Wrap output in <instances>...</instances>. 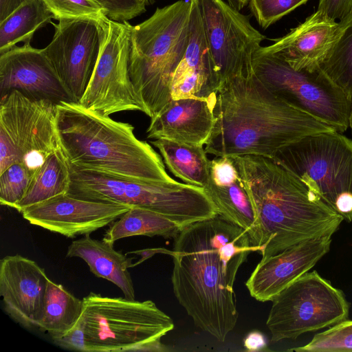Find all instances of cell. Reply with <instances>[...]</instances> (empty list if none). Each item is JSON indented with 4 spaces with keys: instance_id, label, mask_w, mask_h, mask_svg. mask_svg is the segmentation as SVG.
<instances>
[{
    "instance_id": "cell-1",
    "label": "cell",
    "mask_w": 352,
    "mask_h": 352,
    "mask_svg": "<svg viewBox=\"0 0 352 352\" xmlns=\"http://www.w3.org/2000/svg\"><path fill=\"white\" fill-rule=\"evenodd\" d=\"M174 241L168 254L175 296L197 327L224 342L239 318L237 272L259 249L245 230L219 214L183 228Z\"/></svg>"
},
{
    "instance_id": "cell-2",
    "label": "cell",
    "mask_w": 352,
    "mask_h": 352,
    "mask_svg": "<svg viewBox=\"0 0 352 352\" xmlns=\"http://www.w3.org/2000/svg\"><path fill=\"white\" fill-rule=\"evenodd\" d=\"M214 113L215 123L205 150L214 157L273 159L306 135L335 130L271 91L252 67L219 91Z\"/></svg>"
},
{
    "instance_id": "cell-3",
    "label": "cell",
    "mask_w": 352,
    "mask_h": 352,
    "mask_svg": "<svg viewBox=\"0 0 352 352\" xmlns=\"http://www.w3.org/2000/svg\"><path fill=\"white\" fill-rule=\"evenodd\" d=\"M232 158L252 206L254 228L249 237L261 258L338 230L343 217L275 160L252 155Z\"/></svg>"
},
{
    "instance_id": "cell-4",
    "label": "cell",
    "mask_w": 352,
    "mask_h": 352,
    "mask_svg": "<svg viewBox=\"0 0 352 352\" xmlns=\"http://www.w3.org/2000/svg\"><path fill=\"white\" fill-rule=\"evenodd\" d=\"M56 130L69 165L142 182H177L167 173L161 155L136 138L129 123L62 101L56 104Z\"/></svg>"
},
{
    "instance_id": "cell-5",
    "label": "cell",
    "mask_w": 352,
    "mask_h": 352,
    "mask_svg": "<svg viewBox=\"0 0 352 352\" xmlns=\"http://www.w3.org/2000/svg\"><path fill=\"white\" fill-rule=\"evenodd\" d=\"M190 11L191 0H179L131 26L130 76L151 120L172 100V79L189 41Z\"/></svg>"
},
{
    "instance_id": "cell-6",
    "label": "cell",
    "mask_w": 352,
    "mask_h": 352,
    "mask_svg": "<svg viewBox=\"0 0 352 352\" xmlns=\"http://www.w3.org/2000/svg\"><path fill=\"white\" fill-rule=\"evenodd\" d=\"M69 166L70 185L67 194L78 198L146 208L182 228L218 214L216 206L201 186L179 182H142Z\"/></svg>"
},
{
    "instance_id": "cell-7",
    "label": "cell",
    "mask_w": 352,
    "mask_h": 352,
    "mask_svg": "<svg viewBox=\"0 0 352 352\" xmlns=\"http://www.w3.org/2000/svg\"><path fill=\"white\" fill-rule=\"evenodd\" d=\"M82 302L87 352L169 350L161 340L174 329V323L153 301L90 292Z\"/></svg>"
},
{
    "instance_id": "cell-8",
    "label": "cell",
    "mask_w": 352,
    "mask_h": 352,
    "mask_svg": "<svg viewBox=\"0 0 352 352\" xmlns=\"http://www.w3.org/2000/svg\"><path fill=\"white\" fill-rule=\"evenodd\" d=\"M352 221V140L336 130L306 135L273 158Z\"/></svg>"
},
{
    "instance_id": "cell-9",
    "label": "cell",
    "mask_w": 352,
    "mask_h": 352,
    "mask_svg": "<svg viewBox=\"0 0 352 352\" xmlns=\"http://www.w3.org/2000/svg\"><path fill=\"white\" fill-rule=\"evenodd\" d=\"M256 76L274 94L340 133L348 128L352 99L320 67L296 70L278 55L256 51L252 60Z\"/></svg>"
},
{
    "instance_id": "cell-10",
    "label": "cell",
    "mask_w": 352,
    "mask_h": 352,
    "mask_svg": "<svg viewBox=\"0 0 352 352\" xmlns=\"http://www.w3.org/2000/svg\"><path fill=\"white\" fill-rule=\"evenodd\" d=\"M272 302L266 325L274 342L344 321L350 307L342 291L316 271L298 277Z\"/></svg>"
},
{
    "instance_id": "cell-11",
    "label": "cell",
    "mask_w": 352,
    "mask_h": 352,
    "mask_svg": "<svg viewBox=\"0 0 352 352\" xmlns=\"http://www.w3.org/2000/svg\"><path fill=\"white\" fill-rule=\"evenodd\" d=\"M56 104L14 90L0 102V173L21 162L36 170L60 149L56 130Z\"/></svg>"
},
{
    "instance_id": "cell-12",
    "label": "cell",
    "mask_w": 352,
    "mask_h": 352,
    "mask_svg": "<svg viewBox=\"0 0 352 352\" xmlns=\"http://www.w3.org/2000/svg\"><path fill=\"white\" fill-rule=\"evenodd\" d=\"M102 45L86 91L79 101L85 109L105 116L146 109L138 97L129 73L131 25L127 21H102Z\"/></svg>"
},
{
    "instance_id": "cell-13",
    "label": "cell",
    "mask_w": 352,
    "mask_h": 352,
    "mask_svg": "<svg viewBox=\"0 0 352 352\" xmlns=\"http://www.w3.org/2000/svg\"><path fill=\"white\" fill-rule=\"evenodd\" d=\"M197 2L220 90L252 67V56L265 36L252 26L248 16L225 1Z\"/></svg>"
},
{
    "instance_id": "cell-14",
    "label": "cell",
    "mask_w": 352,
    "mask_h": 352,
    "mask_svg": "<svg viewBox=\"0 0 352 352\" xmlns=\"http://www.w3.org/2000/svg\"><path fill=\"white\" fill-rule=\"evenodd\" d=\"M103 16L62 19L53 23L51 42L43 49L72 102H79L94 72L100 53Z\"/></svg>"
},
{
    "instance_id": "cell-15",
    "label": "cell",
    "mask_w": 352,
    "mask_h": 352,
    "mask_svg": "<svg viewBox=\"0 0 352 352\" xmlns=\"http://www.w3.org/2000/svg\"><path fill=\"white\" fill-rule=\"evenodd\" d=\"M131 207L87 200L67 193L24 208L30 223L68 238L87 235L110 225Z\"/></svg>"
},
{
    "instance_id": "cell-16",
    "label": "cell",
    "mask_w": 352,
    "mask_h": 352,
    "mask_svg": "<svg viewBox=\"0 0 352 352\" xmlns=\"http://www.w3.org/2000/svg\"><path fill=\"white\" fill-rule=\"evenodd\" d=\"M17 90L28 97L72 102L43 49L30 44L0 54V96Z\"/></svg>"
},
{
    "instance_id": "cell-17",
    "label": "cell",
    "mask_w": 352,
    "mask_h": 352,
    "mask_svg": "<svg viewBox=\"0 0 352 352\" xmlns=\"http://www.w3.org/2000/svg\"><path fill=\"white\" fill-rule=\"evenodd\" d=\"M49 278L35 261L19 254L0 261V295L6 313L26 328L41 318Z\"/></svg>"
},
{
    "instance_id": "cell-18",
    "label": "cell",
    "mask_w": 352,
    "mask_h": 352,
    "mask_svg": "<svg viewBox=\"0 0 352 352\" xmlns=\"http://www.w3.org/2000/svg\"><path fill=\"white\" fill-rule=\"evenodd\" d=\"M331 236L312 238L261 258L245 283L251 296L261 302L272 301L329 251Z\"/></svg>"
},
{
    "instance_id": "cell-19",
    "label": "cell",
    "mask_w": 352,
    "mask_h": 352,
    "mask_svg": "<svg viewBox=\"0 0 352 352\" xmlns=\"http://www.w3.org/2000/svg\"><path fill=\"white\" fill-rule=\"evenodd\" d=\"M219 82L197 0H191L190 37L171 82L172 100L216 97Z\"/></svg>"
},
{
    "instance_id": "cell-20",
    "label": "cell",
    "mask_w": 352,
    "mask_h": 352,
    "mask_svg": "<svg viewBox=\"0 0 352 352\" xmlns=\"http://www.w3.org/2000/svg\"><path fill=\"white\" fill-rule=\"evenodd\" d=\"M217 96L172 100L151 120L146 131L147 138L204 146L214 126Z\"/></svg>"
},
{
    "instance_id": "cell-21",
    "label": "cell",
    "mask_w": 352,
    "mask_h": 352,
    "mask_svg": "<svg viewBox=\"0 0 352 352\" xmlns=\"http://www.w3.org/2000/svg\"><path fill=\"white\" fill-rule=\"evenodd\" d=\"M338 28V21L316 11L285 36L261 49L281 57L296 70H314L320 67Z\"/></svg>"
},
{
    "instance_id": "cell-22",
    "label": "cell",
    "mask_w": 352,
    "mask_h": 352,
    "mask_svg": "<svg viewBox=\"0 0 352 352\" xmlns=\"http://www.w3.org/2000/svg\"><path fill=\"white\" fill-rule=\"evenodd\" d=\"M218 214L247 231L254 228L252 206L232 157H215L210 161L209 178L204 187Z\"/></svg>"
},
{
    "instance_id": "cell-23",
    "label": "cell",
    "mask_w": 352,
    "mask_h": 352,
    "mask_svg": "<svg viewBox=\"0 0 352 352\" xmlns=\"http://www.w3.org/2000/svg\"><path fill=\"white\" fill-rule=\"evenodd\" d=\"M66 256L82 259L95 276L113 283L121 289L126 298L135 300L133 283L128 270L132 267L131 259L115 250L113 244L87 234L72 242Z\"/></svg>"
},
{
    "instance_id": "cell-24",
    "label": "cell",
    "mask_w": 352,
    "mask_h": 352,
    "mask_svg": "<svg viewBox=\"0 0 352 352\" xmlns=\"http://www.w3.org/2000/svg\"><path fill=\"white\" fill-rule=\"evenodd\" d=\"M170 172L186 184L204 187L210 161L203 146L182 144L164 139L151 141Z\"/></svg>"
},
{
    "instance_id": "cell-25",
    "label": "cell",
    "mask_w": 352,
    "mask_h": 352,
    "mask_svg": "<svg viewBox=\"0 0 352 352\" xmlns=\"http://www.w3.org/2000/svg\"><path fill=\"white\" fill-rule=\"evenodd\" d=\"M183 228L151 210L133 206L110 224L102 240L114 244L119 239L135 236L175 239Z\"/></svg>"
},
{
    "instance_id": "cell-26",
    "label": "cell",
    "mask_w": 352,
    "mask_h": 352,
    "mask_svg": "<svg viewBox=\"0 0 352 352\" xmlns=\"http://www.w3.org/2000/svg\"><path fill=\"white\" fill-rule=\"evenodd\" d=\"M53 19L54 14L43 0H26L0 22V54L19 42L30 44L35 32Z\"/></svg>"
},
{
    "instance_id": "cell-27",
    "label": "cell",
    "mask_w": 352,
    "mask_h": 352,
    "mask_svg": "<svg viewBox=\"0 0 352 352\" xmlns=\"http://www.w3.org/2000/svg\"><path fill=\"white\" fill-rule=\"evenodd\" d=\"M69 185V166L58 149L50 154L36 170L25 195L15 209L21 212L27 207L66 194Z\"/></svg>"
},
{
    "instance_id": "cell-28",
    "label": "cell",
    "mask_w": 352,
    "mask_h": 352,
    "mask_svg": "<svg viewBox=\"0 0 352 352\" xmlns=\"http://www.w3.org/2000/svg\"><path fill=\"white\" fill-rule=\"evenodd\" d=\"M82 300L74 296L61 284L49 279L41 318L37 327L52 338L61 336L76 324L82 312Z\"/></svg>"
},
{
    "instance_id": "cell-29",
    "label": "cell",
    "mask_w": 352,
    "mask_h": 352,
    "mask_svg": "<svg viewBox=\"0 0 352 352\" xmlns=\"http://www.w3.org/2000/svg\"><path fill=\"white\" fill-rule=\"evenodd\" d=\"M338 23L336 38L320 68L352 99V12Z\"/></svg>"
},
{
    "instance_id": "cell-30",
    "label": "cell",
    "mask_w": 352,
    "mask_h": 352,
    "mask_svg": "<svg viewBox=\"0 0 352 352\" xmlns=\"http://www.w3.org/2000/svg\"><path fill=\"white\" fill-rule=\"evenodd\" d=\"M296 352H352V320H345L316 334L302 346L290 349Z\"/></svg>"
},
{
    "instance_id": "cell-31",
    "label": "cell",
    "mask_w": 352,
    "mask_h": 352,
    "mask_svg": "<svg viewBox=\"0 0 352 352\" xmlns=\"http://www.w3.org/2000/svg\"><path fill=\"white\" fill-rule=\"evenodd\" d=\"M35 170L19 162L9 166L0 173V203L16 208L25 195Z\"/></svg>"
},
{
    "instance_id": "cell-32",
    "label": "cell",
    "mask_w": 352,
    "mask_h": 352,
    "mask_svg": "<svg viewBox=\"0 0 352 352\" xmlns=\"http://www.w3.org/2000/svg\"><path fill=\"white\" fill-rule=\"evenodd\" d=\"M43 1L57 20L85 17L99 19L106 15L104 8L95 0Z\"/></svg>"
},
{
    "instance_id": "cell-33",
    "label": "cell",
    "mask_w": 352,
    "mask_h": 352,
    "mask_svg": "<svg viewBox=\"0 0 352 352\" xmlns=\"http://www.w3.org/2000/svg\"><path fill=\"white\" fill-rule=\"evenodd\" d=\"M308 0H250L251 12L258 25L267 28Z\"/></svg>"
},
{
    "instance_id": "cell-34",
    "label": "cell",
    "mask_w": 352,
    "mask_h": 352,
    "mask_svg": "<svg viewBox=\"0 0 352 352\" xmlns=\"http://www.w3.org/2000/svg\"><path fill=\"white\" fill-rule=\"evenodd\" d=\"M113 21L124 22L146 11V3L138 0H95Z\"/></svg>"
},
{
    "instance_id": "cell-35",
    "label": "cell",
    "mask_w": 352,
    "mask_h": 352,
    "mask_svg": "<svg viewBox=\"0 0 352 352\" xmlns=\"http://www.w3.org/2000/svg\"><path fill=\"white\" fill-rule=\"evenodd\" d=\"M52 340L57 346L72 351L87 352L85 338V323L82 316L76 324L64 335L52 338Z\"/></svg>"
},
{
    "instance_id": "cell-36",
    "label": "cell",
    "mask_w": 352,
    "mask_h": 352,
    "mask_svg": "<svg viewBox=\"0 0 352 352\" xmlns=\"http://www.w3.org/2000/svg\"><path fill=\"white\" fill-rule=\"evenodd\" d=\"M316 11L329 19L340 21L352 12V0H319Z\"/></svg>"
},
{
    "instance_id": "cell-37",
    "label": "cell",
    "mask_w": 352,
    "mask_h": 352,
    "mask_svg": "<svg viewBox=\"0 0 352 352\" xmlns=\"http://www.w3.org/2000/svg\"><path fill=\"white\" fill-rule=\"evenodd\" d=\"M243 345L248 351H260L267 349V342L262 333L258 331L250 332L243 340Z\"/></svg>"
},
{
    "instance_id": "cell-38",
    "label": "cell",
    "mask_w": 352,
    "mask_h": 352,
    "mask_svg": "<svg viewBox=\"0 0 352 352\" xmlns=\"http://www.w3.org/2000/svg\"><path fill=\"white\" fill-rule=\"evenodd\" d=\"M25 1L26 0H0V22L6 19Z\"/></svg>"
},
{
    "instance_id": "cell-39",
    "label": "cell",
    "mask_w": 352,
    "mask_h": 352,
    "mask_svg": "<svg viewBox=\"0 0 352 352\" xmlns=\"http://www.w3.org/2000/svg\"><path fill=\"white\" fill-rule=\"evenodd\" d=\"M238 11L243 10L249 3L250 0H223Z\"/></svg>"
},
{
    "instance_id": "cell-40",
    "label": "cell",
    "mask_w": 352,
    "mask_h": 352,
    "mask_svg": "<svg viewBox=\"0 0 352 352\" xmlns=\"http://www.w3.org/2000/svg\"><path fill=\"white\" fill-rule=\"evenodd\" d=\"M349 127L351 129V133H352V109H351V113H350V116H349Z\"/></svg>"
}]
</instances>
